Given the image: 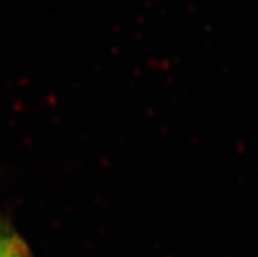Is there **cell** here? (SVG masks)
I'll list each match as a JSON object with an SVG mask.
<instances>
[{
	"mask_svg": "<svg viewBox=\"0 0 258 257\" xmlns=\"http://www.w3.org/2000/svg\"><path fill=\"white\" fill-rule=\"evenodd\" d=\"M0 257H31L27 243L4 217H0Z\"/></svg>",
	"mask_w": 258,
	"mask_h": 257,
	"instance_id": "6da1fadb",
	"label": "cell"
}]
</instances>
